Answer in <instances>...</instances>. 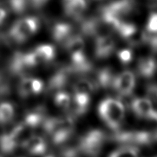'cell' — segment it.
Masks as SVG:
<instances>
[{
	"mask_svg": "<svg viewBox=\"0 0 157 157\" xmlns=\"http://www.w3.org/2000/svg\"><path fill=\"white\" fill-rule=\"evenodd\" d=\"M106 134L101 130L93 129L86 132L78 138L76 147L65 153L66 157H74L77 153L89 156H95L100 153L106 141Z\"/></svg>",
	"mask_w": 157,
	"mask_h": 157,
	"instance_id": "6da1fadb",
	"label": "cell"
},
{
	"mask_svg": "<svg viewBox=\"0 0 157 157\" xmlns=\"http://www.w3.org/2000/svg\"><path fill=\"white\" fill-rule=\"evenodd\" d=\"M42 128L51 140L55 145L65 144L72 136L75 127V121L72 116L62 118H47L44 120Z\"/></svg>",
	"mask_w": 157,
	"mask_h": 157,
	"instance_id": "7a4b0ae2",
	"label": "cell"
},
{
	"mask_svg": "<svg viewBox=\"0 0 157 157\" xmlns=\"http://www.w3.org/2000/svg\"><path fill=\"white\" fill-rule=\"evenodd\" d=\"M126 108L120 101L106 98L99 106V114L106 125L112 130H119L125 118Z\"/></svg>",
	"mask_w": 157,
	"mask_h": 157,
	"instance_id": "3957f363",
	"label": "cell"
},
{
	"mask_svg": "<svg viewBox=\"0 0 157 157\" xmlns=\"http://www.w3.org/2000/svg\"><path fill=\"white\" fill-rule=\"evenodd\" d=\"M39 21L36 17L29 16L15 21L9 30V37L17 43H23L38 31Z\"/></svg>",
	"mask_w": 157,
	"mask_h": 157,
	"instance_id": "277c9868",
	"label": "cell"
},
{
	"mask_svg": "<svg viewBox=\"0 0 157 157\" xmlns=\"http://www.w3.org/2000/svg\"><path fill=\"white\" fill-rule=\"evenodd\" d=\"M112 139L119 144L127 145H148L155 142L156 138L154 132L131 130V131H115Z\"/></svg>",
	"mask_w": 157,
	"mask_h": 157,
	"instance_id": "5b68a950",
	"label": "cell"
},
{
	"mask_svg": "<svg viewBox=\"0 0 157 157\" xmlns=\"http://www.w3.org/2000/svg\"><path fill=\"white\" fill-rule=\"evenodd\" d=\"M135 86V75L130 71H124L115 76L112 87L121 97H128L132 93Z\"/></svg>",
	"mask_w": 157,
	"mask_h": 157,
	"instance_id": "8992f818",
	"label": "cell"
},
{
	"mask_svg": "<svg viewBox=\"0 0 157 157\" xmlns=\"http://www.w3.org/2000/svg\"><path fill=\"white\" fill-rule=\"evenodd\" d=\"M133 9V0H113L102 8L101 13L112 15L122 20L125 16L129 15Z\"/></svg>",
	"mask_w": 157,
	"mask_h": 157,
	"instance_id": "52a82bcc",
	"label": "cell"
},
{
	"mask_svg": "<svg viewBox=\"0 0 157 157\" xmlns=\"http://www.w3.org/2000/svg\"><path fill=\"white\" fill-rule=\"evenodd\" d=\"M131 107L133 113L139 117L157 121V110L149 98H135L131 102Z\"/></svg>",
	"mask_w": 157,
	"mask_h": 157,
	"instance_id": "ba28073f",
	"label": "cell"
},
{
	"mask_svg": "<svg viewBox=\"0 0 157 157\" xmlns=\"http://www.w3.org/2000/svg\"><path fill=\"white\" fill-rule=\"evenodd\" d=\"M74 71L72 70L70 66L62 67L59 69L54 75L50 78L48 84V89L50 91H62L65 87L69 83L72 75Z\"/></svg>",
	"mask_w": 157,
	"mask_h": 157,
	"instance_id": "9c48e42d",
	"label": "cell"
},
{
	"mask_svg": "<svg viewBox=\"0 0 157 157\" xmlns=\"http://www.w3.org/2000/svg\"><path fill=\"white\" fill-rule=\"evenodd\" d=\"M115 43L111 36L96 38L95 44V55L98 59L107 58L113 53Z\"/></svg>",
	"mask_w": 157,
	"mask_h": 157,
	"instance_id": "30bf717a",
	"label": "cell"
},
{
	"mask_svg": "<svg viewBox=\"0 0 157 157\" xmlns=\"http://www.w3.org/2000/svg\"><path fill=\"white\" fill-rule=\"evenodd\" d=\"M64 12L68 16L78 19L88 7L87 0H62Z\"/></svg>",
	"mask_w": 157,
	"mask_h": 157,
	"instance_id": "8fae6325",
	"label": "cell"
},
{
	"mask_svg": "<svg viewBox=\"0 0 157 157\" xmlns=\"http://www.w3.org/2000/svg\"><path fill=\"white\" fill-rule=\"evenodd\" d=\"M22 147L30 155L40 156L46 151L47 144L44 138L37 135H33L23 144Z\"/></svg>",
	"mask_w": 157,
	"mask_h": 157,
	"instance_id": "7c38bea8",
	"label": "cell"
},
{
	"mask_svg": "<svg viewBox=\"0 0 157 157\" xmlns=\"http://www.w3.org/2000/svg\"><path fill=\"white\" fill-rule=\"evenodd\" d=\"M73 28L69 23L57 22L52 29V36L57 43L64 44L72 37Z\"/></svg>",
	"mask_w": 157,
	"mask_h": 157,
	"instance_id": "4fadbf2b",
	"label": "cell"
},
{
	"mask_svg": "<svg viewBox=\"0 0 157 157\" xmlns=\"http://www.w3.org/2000/svg\"><path fill=\"white\" fill-rule=\"evenodd\" d=\"M136 69L139 75L142 78H152L157 71V61L152 57H144L140 58Z\"/></svg>",
	"mask_w": 157,
	"mask_h": 157,
	"instance_id": "5bb4252c",
	"label": "cell"
},
{
	"mask_svg": "<svg viewBox=\"0 0 157 157\" xmlns=\"http://www.w3.org/2000/svg\"><path fill=\"white\" fill-rule=\"evenodd\" d=\"M30 67L28 64L26 58V53L17 52L10 61L9 64V71L13 75H22L26 73L28 70H29Z\"/></svg>",
	"mask_w": 157,
	"mask_h": 157,
	"instance_id": "9a60e30c",
	"label": "cell"
},
{
	"mask_svg": "<svg viewBox=\"0 0 157 157\" xmlns=\"http://www.w3.org/2000/svg\"><path fill=\"white\" fill-rule=\"evenodd\" d=\"M115 75L112 73V70L108 67L101 69L96 74L95 81H93L96 89L103 88L108 89L112 87Z\"/></svg>",
	"mask_w": 157,
	"mask_h": 157,
	"instance_id": "2e32d148",
	"label": "cell"
},
{
	"mask_svg": "<svg viewBox=\"0 0 157 157\" xmlns=\"http://www.w3.org/2000/svg\"><path fill=\"white\" fill-rule=\"evenodd\" d=\"M32 52L35 54L40 64L52 61L55 55V48L51 44L38 45Z\"/></svg>",
	"mask_w": 157,
	"mask_h": 157,
	"instance_id": "e0dca14e",
	"label": "cell"
},
{
	"mask_svg": "<svg viewBox=\"0 0 157 157\" xmlns=\"http://www.w3.org/2000/svg\"><path fill=\"white\" fill-rule=\"evenodd\" d=\"M95 84L93 81L86 78L78 79L73 84V91L75 94L86 95L91 97V94L95 90Z\"/></svg>",
	"mask_w": 157,
	"mask_h": 157,
	"instance_id": "ac0fdd59",
	"label": "cell"
},
{
	"mask_svg": "<svg viewBox=\"0 0 157 157\" xmlns=\"http://www.w3.org/2000/svg\"><path fill=\"white\" fill-rule=\"evenodd\" d=\"M34 78L31 77H24L18 84V92L21 98H27L34 95L33 92Z\"/></svg>",
	"mask_w": 157,
	"mask_h": 157,
	"instance_id": "d6986e66",
	"label": "cell"
},
{
	"mask_svg": "<svg viewBox=\"0 0 157 157\" xmlns=\"http://www.w3.org/2000/svg\"><path fill=\"white\" fill-rule=\"evenodd\" d=\"M15 110L12 104L9 102L0 103V125H5L10 122L14 117Z\"/></svg>",
	"mask_w": 157,
	"mask_h": 157,
	"instance_id": "ffe728a7",
	"label": "cell"
},
{
	"mask_svg": "<svg viewBox=\"0 0 157 157\" xmlns=\"http://www.w3.org/2000/svg\"><path fill=\"white\" fill-rule=\"evenodd\" d=\"M55 104L62 110H68L70 109L72 104V98L68 93L65 91H58L54 97Z\"/></svg>",
	"mask_w": 157,
	"mask_h": 157,
	"instance_id": "44dd1931",
	"label": "cell"
},
{
	"mask_svg": "<svg viewBox=\"0 0 157 157\" xmlns=\"http://www.w3.org/2000/svg\"><path fill=\"white\" fill-rule=\"evenodd\" d=\"M109 157H140L138 150L135 147H124L115 150Z\"/></svg>",
	"mask_w": 157,
	"mask_h": 157,
	"instance_id": "7402d4cb",
	"label": "cell"
},
{
	"mask_svg": "<svg viewBox=\"0 0 157 157\" xmlns=\"http://www.w3.org/2000/svg\"><path fill=\"white\" fill-rule=\"evenodd\" d=\"M28 6V0H9V6L15 13H22Z\"/></svg>",
	"mask_w": 157,
	"mask_h": 157,
	"instance_id": "603a6c76",
	"label": "cell"
},
{
	"mask_svg": "<svg viewBox=\"0 0 157 157\" xmlns=\"http://www.w3.org/2000/svg\"><path fill=\"white\" fill-rule=\"evenodd\" d=\"M146 32L152 35H157V12H152L148 18Z\"/></svg>",
	"mask_w": 157,
	"mask_h": 157,
	"instance_id": "cb8c5ba5",
	"label": "cell"
},
{
	"mask_svg": "<svg viewBox=\"0 0 157 157\" xmlns=\"http://www.w3.org/2000/svg\"><path fill=\"white\" fill-rule=\"evenodd\" d=\"M132 57H133V54L130 49H122L118 52L119 60L123 64H129L132 60Z\"/></svg>",
	"mask_w": 157,
	"mask_h": 157,
	"instance_id": "d4e9b609",
	"label": "cell"
},
{
	"mask_svg": "<svg viewBox=\"0 0 157 157\" xmlns=\"http://www.w3.org/2000/svg\"><path fill=\"white\" fill-rule=\"evenodd\" d=\"M9 91H10V84L9 81L2 74H0V96H5L9 94Z\"/></svg>",
	"mask_w": 157,
	"mask_h": 157,
	"instance_id": "484cf974",
	"label": "cell"
},
{
	"mask_svg": "<svg viewBox=\"0 0 157 157\" xmlns=\"http://www.w3.org/2000/svg\"><path fill=\"white\" fill-rule=\"evenodd\" d=\"M48 1L49 0H30V2L35 8H40L44 6Z\"/></svg>",
	"mask_w": 157,
	"mask_h": 157,
	"instance_id": "4316f807",
	"label": "cell"
},
{
	"mask_svg": "<svg viewBox=\"0 0 157 157\" xmlns=\"http://www.w3.org/2000/svg\"><path fill=\"white\" fill-rule=\"evenodd\" d=\"M7 17V12L2 8H0V25L5 21V19Z\"/></svg>",
	"mask_w": 157,
	"mask_h": 157,
	"instance_id": "83f0119b",
	"label": "cell"
},
{
	"mask_svg": "<svg viewBox=\"0 0 157 157\" xmlns=\"http://www.w3.org/2000/svg\"><path fill=\"white\" fill-rule=\"evenodd\" d=\"M149 90H150V91L153 92V94L155 95L157 98V87H150Z\"/></svg>",
	"mask_w": 157,
	"mask_h": 157,
	"instance_id": "f1b7e54d",
	"label": "cell"
},
{
	"mask_svg": "<svg viewBox=\"0 0 157 157\" xmlns=\"http://www.w3.org/2000/svg\"><path fill=\"white\" fill-rule=\"evenodd\" d=\"M154 133H155V138H156V140H157V130H155V131H154Z\"/></svg>",
	"mask_w": 157,
	"mask_h": 157,
	"instance_id": "f546056e",
	"label": "cell"
},
{
	"mask_svg": "<svg viewBox=\"0 0 157 157\" xmlns=\"http://www.w3.org/2000/svg\"><path fill=\"white\" fill-rule=\"evenodd\" d=\"M46 157H55V156H46Z\"/></svg>",
	"mask_w": 157,
	"mask_h": 157,
	"instance_id": "4dcf8cb0",
	"label": "cell"
}]
</instances>
